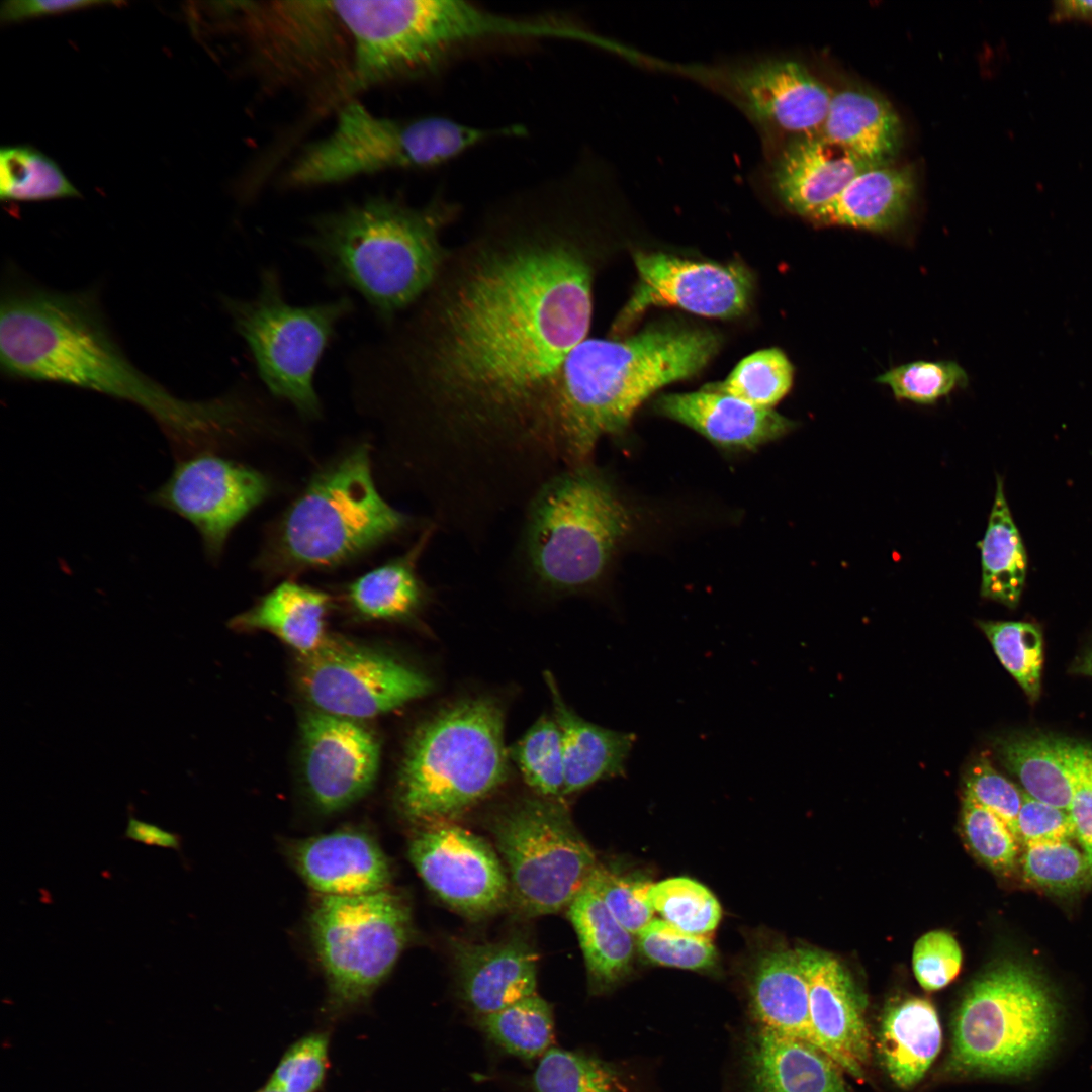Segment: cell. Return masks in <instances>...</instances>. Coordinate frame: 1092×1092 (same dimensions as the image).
<instances>
[{
  "instance_id": "6da1fadb",
  "label": "cell",
  "mask_w": 1092,
  "mask_h": 1092,
  "mask_svg": "<svg viewBox=\"0 0 1092 1092\" xmlns=\"http://www.w3.org/2000/svg\"><path fill=\"white\" fill-rule=\"evenodd\" d=\"M597 185L567 170L490 204L355 368L398 462L448 494H528L563 466L554 378L592 325Z\"/></svg>"
},
{
  "instance_id": "7a4b0ae2",
  "label": "cell",
  "mask_w": 1092,
  "mask_h": 1092,
  "mask_svg": "<svg viewBox=\"0 0 1092 1092\" xmlns=\"http://www.w3.org/2000/svg\"><path fill=\"white\" fill-rule=\"evenodd\" d=\"M0 307V364L7 378L70 385L134 404L158 424L177 460L264 424L258 397L243 388L184 399L140 370L114 339L95 291H58L12 277Z\"/></svg>"
},
{
  "instance_id": "3957f363",
  "label": "cell",
  "mask_w": 1092,
  "mask_h": 1092,
  "mask_svg": "<svg viewBox=\"0 0 1092 1092\" xmlns=\"http://www.w3.org/2000/svg\"><path fill=\"white\" fill-rule=\"evenodd\" d=\"M459 212L440 194L422 205L372 196L316 215L299 242L328 283L359 293L391 327L437 278L450 249L444 232Z\"/></svg>"
},
{
  "instance_id": "277c9868",
  "label": "cell",
  "mask_w": 1092,
  "mask_h": 1092,
  "mask_svg": "<svg viewBox=\"0 0 1092 1092\" xmlns=\"http://www.w3.org/2000/svg\"><path fill=\"white\" fill-rule=\"evenodd\" d=\"M710 329L656 325L623 338H586L566 357L549 398L568 467L592 461L603 437H619L655 391L698 374L718 353Z\"/></svg>"
},
{
  "instance_id": "5b68a950",
  "label": "cell",
  "mask_w": 1092,
  "mask_h": 1092,
  "mask_svg": "<svg viewBox=\"0 0 1092 1092\" xmlns=\"http://www.w3.org/2000/svg\"><path fill=\"white\" fill-rule=\"evenodd\" d=\"M351 49L345 90L423 77L464 51L496 41L545 40L542 16H515L462 0L331 1Z\"/></svg>"
},
{
  "instance_id": "8992f818",
  "label": "cell",
  "mask_w": 1092,
  "mask_h": 1092,
  "mask_svg": "<svg viewBox=\"0 0 1092 1092\" xmlns=\"http://www.w3.org/2000/svg\"><path fill=\"white\" fill-rule=\"evenodd\" d=\"M418 525L380 494L372 474L371 444L361 441L310 476L268 527L254 566L269 577L334 569Z\"/></svg>"
},
{
  "instance_id": "52a82bcc",
  "label": "cell",
  "mask_w": 1092,
  "mask_h": 1092,
  "mask_svg": "<svg viewBox=\"0 0 1092 1092\" xmlns=\"http://www.w3.org/2000/svg\"><path fill=\"white\" fill-rule=\"evenodd\" d=\"M523 508L517 573L554 596L598 587L633 526L630 509L592 461L552 475Z\"/></svg>"
},
{
  "instance_id": "ba28073f",
  "label": "cell",
  "mask_w": 1092,
  "mask_h": 1092,
  "mask_svg": "<svg viewBox=\"0 0 1092 1092\" xmlns=\"http://www.w3.org/2000/svg\"><path fill=\"white\" fill-rule=\"evenodd\" d=\"M504 710L489 697L465 698L424 722L408 743L398 801L404 815L428 824L453 822L508 779Z\"/></svg>"
},
{
  "instance_id": "9c48e42d",
  "label": "cell",
  "mask_w": 1092,
  "mask_h": 1092,
  "mask_svg": "<svg viewBox=\"0 0 1092 1092\" xmlns=\"http://www.w3.org/2000/svg\"><path fill=\"white\" fill-rule=\"evenodd\" d=\"M525 133L520 124L476 126L439 115L380 117L349 100L332 131L299 152L284 180L292 188H309L385 170L431 168L486 142Z\"/></svg>"
},
{
  "instance_id": "30bf717a",
  "label": "cell",
  "mask_w": 1092,
  "mask_h": 1092,
  "mask_svg": "<svg viewBox=\"0 0 1092 1092\" xmlns=\"http://www.w3.org/2000/svg\"><path fill=\"white\" fill-rule=\"evenodd\" d=\"M1061 1019L1059 1000L1038 972L1014 961L997 964L972 982L958 1007L950 1064L975 1075H1029L1052 1053Z\"/></svg>"
},
{
  "instance_id": "8fae6325",
  "label": "cell",
  "mask_w": 1092,
  "mask_h": 1092,
  "mask_svg": "<svg viewBox=\"0 0 1092 1092\" xmlns=\"http://www.w3.org/2000/svg\"><path fill=\"white\" fill-rule=\"evenodd\" d=\"M221 302L270 393L305 418L321 417L314 386L316 368L337 326L354 311V302L343 296L312 305H292L272 267L261 271L253 297L224 296Z\"/></svg>"
},
{
  "instance_id": "7c38bea8",
  "label": "cell",
  "mask_w": 1092,
  "mask_h": 1092,
  "mask_svg": "<svg viewBox=\"0 0 1092 1092\" xmlns=\"http://www.w3.org/2000/svg\"><path fill=\"white\" fill-rule=\"evenodd\" d=\"M510 886L526 917L567 908L598 868L596 855L558 799L523 798L490 824Z\"/></svg>"
},
{
  "instance_id": "4fadbf2b",
  "label": "cell",
  "mask_w": 1092,
  "mask_h": 1092,
  "mask_svg": "<svg viewBox=\"0 0 1092 1092\" xmlns=\"http://www.w3.org/2000/svg\"><path fill=\"white\" fill-rule=\"evenodd\" d=\"M310 932L332 1002H362L391 972L411 934V911L388 889L355 896H323Z\"/></svg>"
},
{
  "instance_id": "5bb4252c",
  "label": "cell",
  "mask_w": 1092,
  "mask_h": 1092,
  "mask_svg": "<svg viewBox=\"0 0 1092 1092\" xmlns=\"http://www.w3.org/2000/svg\"><path fill=\"white\" fill-rule=\"evenodd\" d=\"M299 682L316 710L356 721L392 711L432 688L427 676L394 657L328 638L300 656Z\"/></svg>"
},
{
  "instance_id": "9a60e30c",
  "label": "cell",
  "mask_w": 1092,
  "mask_h": 1092,
  "mask_svg": "<svg viewBox=\"0 0 1092 1092\" xmlns=\"http://www.w3.org/2000/svg\"><path fill=\"white\" fill-rule=\"evenodd\" d=\"M272 493L271 480L246 464L205 451L178 459L152 504L188 521L217 562L233 530Z\"/></svg>"
},
{
  "instance_id": "2e32d148",
  "label": "cell",
  "mask_w": 1092,
  "mask_h": 1092,
  "mask_svg": "<svg viewBox=\"0 0 1092 1092\" xmlns=\"http://www.w3.org/2000/svg\"><path fill=\"white\" fill-rule=\"evenodd\" d=\"M638 282L611 325L610 338H623L652 306H675L709 317L732 318L748 307L749 271L737 263L692 261L665 253L636 252Z\"/></svg>"
},
{
  "instance_id": "e0dca14e",
  "label": "cell",
  "mask_w": 1092,
  "mask_h": 1092,
  "mask_svg": "<svg viewBox=\"0 0 1092 1092\" xmlns=\"http://www.w3.org/2000/svg\"><path fill=\"white\" fill-rule=\"evenodd\" d=\"M422 825L410 841L408 856L436 896L472 919L510 904L506 869L485 840L450 821Z\"/></svg>"
},
{
  "instance_id": "ac0fdd59",
  "label": "cell",
  "mask_w": 1092,
  "mask_h": 1092,
  "mask_svg": "<svg viewBox=\"0 0 1092 1092\" xmlns=\"http://www.w3.org/2000/svg\"><path fill=\"white\" fill-rule=\"evenodd\" d=\"M749 118L767 133H821L833 91L803 63L764 57L712 72Z\"/></svg>"
},
{
  "instance_id": "d6986e66",
  "label": "cell",
  "mask_w": 1092,
  "mask_h": 1092,
  "mask_svg": "<svg viewBox=\"0 0 1092 1092\" xmlns=\"http://www.w3.org/2000/svg\"><path fill=\"white\" fill-rule=\"evenodd\" d=\"M303 771L308 792L324 812H336L363 797L378 770L379 745L356 720L308 713L301 725Z\"/></svg>"
},
{
  "instance_id": "ffe728a7",
  "label": "cell",
  "mask_w": 1092,
  "mask_h": 1092,
  "mask_svg": "<svg viewBox=\"0 0 1092 1092\" xmlns=\"http://www.w3.org/2000/svg\"><path fill=\"white\" fill-rule=\"evenodd\" d=\"M809 979L814 1043L860 1080L870 1060L863 1000L846 969L831 954L800 948Z\"/></svg>"
},
{
  "instance_id": "44dd1931",
  "label": "cell",
  "mask_w": 1092,
  "mask_h": 1092,
  "mask_svg": "<svg viewBox=\"0 0 1092 1092\" xmlns=\"http://www.w3.org/2000/svg\"><path fill=\"white\" fill-rule=\"evenodd\" d=\"M870 164L821 133L790 139L775 157L769 184L793 213L808 220Z\"/></svg>"
},
{
  "instance_id": "7402d4cb",
  "label": "cell",
  "mask_w": 1092,
  "mask_h": 1092,
  "mask_svg": "<svg viewBox=\"0 0 1092 1092\" xmlns=\"http://www.w3.org/2000/svg\"><path fill=\"white\" fill-rule=\"evenodd\" d=\"M450 947L460 996L477 1016L536 993L538 954L525 937L494 942L452 939Z\"/></svg>"
},
{
  "instance_id": "603a6c76",
  "label": "cell",
  "mask_w": 1092,
  "mask_h": 1092,
  "mask_svg": "<svg viewBox=\"0 0 1092 1092\" xmlns=\"http://www.w3.org/2000/svg\"><path fill=\"white\" fill-rule=\"evenodd\" d=\"M291 859L304 881L323 896H355L386 890L388 860L367 833L343 829L294 843Z\"/></svg>"
},
{
  "instance_id": "cb8c5ba5",
  "label": "cell",
  "mask_w": 1092,
  "mask_h": 1092,
  "mask_svg": "<svg viewBox=\"0 0 1092 1092\" xmlns=\"http://www.w3.org/2000/svg\"><path fill=\"white\" fill-rule=\"evenodd\" d=\"M654 411L700 433L714 445L752 451L791 432L795 423L771 408L753 406L737 397L709 391L668 393L654 401Z\"/></svg>"
},
{
  "instance_id": "d4e9b609",
  "label": "cell",
  "mask_w": 1092,
  "mask_h": 1092,
  "mask_svg": "<svg viewBox=\"0 0 1092 1092\" xmlns=\"http://www.w3.org/2000/svg\"><path fill=\"white\" fill-rule=\"evenodd\" d=\"M544 680L551 697L552 716L561 734L565 775L563 795L624 776L636 735L586 721L565 703L551 672H544Z\"/></svg>"
},
{
  "instance_id": "484cf974",
  "label": "cell",
  "mask_w": 1092,
  "mask_h": 1092,
  "mask_svg": "<svg viewBox=\"0 0 1092 1092\" xmlns=\"http://www.w3.org/2000/svg\"><path fill=\"white\" fill-rule=\"evenodd\" d=\"M916 179L909 166L871 167L856 175L811 220L816 225L889 231L906 218L914 199Z\"/></svg>"
},
{
  "instance_id": "4316f807",
  "label": "cell",
  "mask_w": 1092,
  "mask_h": 1092,
  "mask_svg": "<svg viewBox=\"0 0 1092 1092\" xmlns=\"http://www.w3.org/2000/svg\"><path fill=\"white\" fill-rule=\"evenodd\" d=\"M821 134L870 164L886 165L901 149L903 126L884 96L849 86L833 92Z\"/></svg>"
},
{
  "instance_id": "83f0119b",
  "label": "cell",
  "mask_w": 1092,
  "mask_h": 1092,
  "mask_svg": "<svg viewBox=\"0 0 1092 1092\" xmlns=\"http://www.w3.org/2000/svg\"><path fill=\"white\" fill-rule=\"evenodd\" d=\"M749 1068L753 1092H848L843 1070L818 1046L761 1028Z\"/></svg>"
},
{
  "instance_id": "f1b7e54d",
  "label": "cell",
  "mask_w": 1092,
  "mask_h": 1092,
  "mask_svg": "<svg viewBox=\"0 0 1092 1092\" xmlns=\"http://www.w3.org/2000/svg\"><path fill=\"white\" fill-rule=\"evenodd\" d=\"M753 1013L760 1028L813 1044L809 979L800 948L762 954L750 988Z\"/></svg>"
},
{
  "instance_id": "f546056e",
  "label": "cell",
  "mask_w": 1092,
  "mask_h": 1092,
  "mask_svg": "<svg viewBox=\"0 0 1092 1092\" xmlns=\"http://www.w3.org/2000/svg\"><path fill=\"white\" fill-rule=\"evenodd\" d=\"M942 1041L941 1025L928 1000L909 997L890 1003L884 1011L878 1048L891 1080L907 1089L925 1075Z\"/></svg>"
},
{
  "instance_id": "4dcf8cb0",
  "label": "cell",
  "mask_w": 1092,
  "mask_h": 1092,
  "mask_svg": "<svg viewBox=\"0 0 1092 1092\" xmlns=\"http://www.w3.org/2000/svg\"><path fill=\"white\" fill-rule=\"evenodd\" d=\"M437 526L430 522L402 554L363 573L346 586L351 608L371 620H402L424 606L428 589L419 573V562Z\"/></svg>"
},
{
  "instance_id": "1f68e13d",
  "label": "cell",
  "mask_w": 1092,
  "mask_h": 1092,
  "mask_svg": "<svg viewBox=\"0 0 1092 1092\" xmlns=\"http://www.w3.org/2000/svg\"><path fill=\"white\" fill-rule=\"evenodd\" d=\"M331 597L318 589L285 580L252 608L235 616L234 630H264L306 655L327 640L326 617Z\"/></svg>"
},
{
  "instance_id": "d6a6232c",
  "label": "cell",
  "mask_w": 1092,
  "mask_h": 1092,
  "mask_svg": "<svg viewBox=\"0 0 1092 1092\" xmlns=\"http://www.w3.org/2000/svg\"><path fill=\"white\" fill-rule=\"evenodd\" d=\"M567 916L583 953L589 989L600 993L630 972L636 940L587 884L567 907Z\"/></svg>"
},
{
  "instance_id": "836d02e7",
  "label": "cell",
  "mask_w": 1092,
  "mask_h": 1092,
  "mask_svg": "<svg viewBox=\"0 0 1092 1092\" xmlns=\"http://www.w3.org/2000/svg\"><path fill=\"white\" fill-rule=\"evenodd\" d=\"M1070 739L1048 734H1018L994 745L1001 763L1020 781L1027 795L1069 810L1075 788L1068 765Z\"/></svg>"
},
{
  "instance_id": "e575fe53",
  "label": "cell",
  "mask_w": 1092,
  "mask_h": 1092,
  "mask_svg": "<svg viewBox=\"0 0 1092 1092\" xmlns=\"http://www.w3.org/2000/svg\"><path fill=\"white\" fill-rule=\"evenodd\" d=\"M978 546L981 551L982 597L1015 608L1025 584L1027 555L1000 476L997 477L987 530Z\"/></svg>"
},
{
  "instance_id": "d590c367",
  "label": "cell",
  "mask_w": 1092,
  "mask_h": 1092,
  "mask_svg": "<svg viewBox=\"0 0 1092 1092\" xmlns=\"http://www.w3.org/2000/svg\"><path fill=\"white\" fill-rule=\"evenodd\" d=\"M485 1035L505 1052L532 1060L551 1046L554 1020L549 1003L536 993L496 1012L477 1016Z\"/></svg>"
},
{
  "instance_id": "8d00e7d4",
  "label": "cell",
  "mask_w": 1092,
  "mask_h": 1092,
  "mask_svg": "<svg viewBox=\"0 0 1092 1092\" xmlns=\"http://www.w3.org/2000/svg\"><path fill=\"white\" fill-rule=\"evenodd\" d=\"M80 197L61 168L43 153L26 146L0 150L2 201H39Z\"/></svg>"
},
{
  "instance_id": "74e56055",
  "label": "cell",
  "mask_w": 1092,
  "mask_h": 1092,
  "mask_svg": "<svg viewBox=\"0 0 1092 1092\" xmlns=\"http://www.w3.org/2000/svg\"><path fill=\"white\" fill-rule=\"evenodd\" d=\"M794 368L778 348L759 350L744 359L721 382L703 387L737 397L753 406L771 408L791 389Z\"/></svg>"
},
{
  "instance_id": "f35d334b",
  "label": "cell",
  "mask_w": 1092,
  "mask_h": 1092,
  "mask_svg": "<svg viewBox=\"0 0 1092 1092\" xmlns=\"http://www.w3.org/2000/svg\"><path fill=\"white\" fill-rule=\"evenodd\" d=\"M533 1092H626L618 1072L584 1053L550 1048L531 1081Z\"/></svg>"
},
{
  "instance_id": "ab89813d",
  "label": "cell",
  "mask_w": 1092,
  "mask_h": 1092,
  "mask_svg": "<svg viewBox=\"0 0 1092 1092\" xmlns=\"http://www.w3.org/2000/svg\"><path fill=\"white\" fill-rule=\"evenodd\" d=\"M509 756L539 796L558 799L565 785L561 734L553 718L540 717L510 749Z\"/></svg>"
},
{
  "instance_id": "60d3db41",
  "label": "cell",
  "mask_w": 1092,
  "mask_h": 1092,
  "mask_svg": "<svg viewBox=\"0 0 1092 1092\" xmlns=\"http://www.w3.org/2000/svg\"><path fill=\"white\" fill-rule=\"evenodd\" d=\"M647 898L662 920L691 934L710 937L721 920L717 898L703 884L690 878L652 883Z\"/></svg>"
},
{
  "instance_id": "b9f144b4",
  "label": "cell",
  "mask_w": 1092,
  "mask_h": 1092,
  "mask_svg": "<svg viewBox=\"0 0 1092 1092\" xmlns=\"http://www.w3.org/2000/svg\"><path fill=\"white\" fill-rule=\"evenodd\" d=\"M978 625L1005 669L1028 699L1036 701L1040 695L1043 662V639L1039 627L1019 621H980Z\"/></svg>"
},
{
  "instance_id": "7bdbcfd3",
  "label": "cell",
  "mask_w": 1092,
  "mask_h": 1092,
  "mask_svg": "<svg viewBox=\"0 0 1092 1092\" xmlns=\"http://www.w3.org/2000/svg\"><path fill=\"white\" fill-rule=\"evenodd\" d=\"M1023 876L1033 885L1059 895L1081 890L1092 882V866L1069 841L1025 846Z\"/></svg>"
},
{
  "instance_id": "ee69618b",
  "label": "cell",
  "mask_w": 1092,
  "mask_h": 1092,
  "mask_svg": "<svg viewBox=\"0 0 1092 1092\" xmlns=\"http://www.w3.org/2000/svg\"><path fill=\"white\" fill-rule=\"evenodd\" d=\"M636 937L640 953L655 965L704 971L717 964V950L709 936L685 932L659 918H653Z\"/></svg>"
},
{
  "instance_id": "f6af8a7d",
  "label": "cell",
  "mask_w": 1092,
  "mask_h": 1092,
  "mask_svg": "<svg viewBox=\"0 0 1092 1092\" xmlns=\"http://www.w3.org/2000/svg\"><path fill=\"white\" fill-rule=\"evenodd\" d=\"M876 381L888 385L898 399L931 404L968 384L966 371L954 361H914L892 368Z\"/></svg>"
},
{
  "instance_id": "bcb514c9",
  "label": "cell",
  "mask_w": 1092,
  "mask_h": 1092,
  "mask_svg": "<svg viewBox=\"0 0 1092 1092\" xmlns=\"http://www.w3.org/2000/svg\"><path fill=\"white\" fill-rule=\"evenodd\" d=\"M963 832L974 854L996 872H1008L1016 862L1018 841L990 810L964 795Z\"/></svg>"
},
{
  "instance_id": "7dc6e473",
  "label": "cell",
  "mask_w": 1092,
  "mask_h": 1092,
  "mask_svg": "<svg viewBox=\"0 0 1092 1092\" xmlns=\"http://www.w3.org/2000/svg\"><path fill=\"white\" fill-rule=\"evenodd\" d=\"M329 1037L308 1034L294 1042L283 1055L265 1087L283 1092H315L328 1068Z\"/></svg>"
},
{
  "instance_id": "c3c4849f",
  "label": "cell",
  "mask_w": 1092,
  "mask_h": 1092,
  "mask_svg": "<svg viewBox=\"0 0 1092 1092\" xmlns=\"http://www.w3.org/2000/svg\"><path fill=\"white\" fill-rule=\"evenodd\" d=\"M588 883L617 920L634 936L654 918V910L647 898L652 883L619 875L602 866H598Z\"/></svg>"
},
{
  "instance_id": "681fc988",
  "label": "cell",
  "mask_w": 1092,
  "mask_h": 1092,
  "mask_svg": "<svg viewBox=\"0 0 1092 1092\" xmlns=\"http://www.w3.org/2000/svg\"><path fill=\"white\" fill-rule=\"evenodd\" d=\"M965 794L1000 818L1017 840L1016 822L1023 793L998 772L988 758L979 757L968 768Z\"/></svg>"
},
{
  "instance_id": "f907efd6",
  "label": "cell",
  "mask_w": 1092,
  "mask_h": 1092,
  "mask_svg": "<svg viewBox=\"0 0 1092 1092\" xmlns=\"http://www.w3.org/2000/svg\"><path fill=\"white\" fill-rule=\"evenodd\" d=\"M962 950L956 938L942 930L929 931L915 943L913 973L928 992L946 987L956 979L962 966Z\"/></svg>"
},
{
  "instance_id": "816d5d0a",
  "label": "cell",
  "mask_w": 1092,
  "mask_h": 1092,
  "mask_svg": "<svg viewBox=\"0 0 1092 1092\" xmlns=\"http://www.w3.org/2000/svg\"><path fill=\"white\" fill-rule=\"evenodd\" d=\"M1018 842L1025 846L1069 841L1075 837L1068 810L1040 802L1023 793L1016 822Z\"/></svg>"
},
{
  "instance_id": "f5cc1de1",
  "label": "cell",
  "mask_w": 1092,
  "mask_h": 1092,
  "mask_svg": "<svg viewBox=\"0 0 1092 1092\" xmlns=\"http://www.w3.org/2000/svg\"><path fill=\"white\" fill-rule=\"evenodd\" d=\"M112 3L94 0H9L1 4L0 20L2 23H13Z\"/></svg>"
},
{
  "instance_id": "db71d44e",
  "label": "cell",
  "mask_w": 1092,
  "mask_h": 1092,
  "mask_svg": "<svg viewBox=\"0 0 1092 1092\" xmlns=\"http://www.w3.org/2000/svg\"><path fill=\"white\" fill-rule=\"evenodd\" d=\"M123 837L148 846L173 849L181 853V836L162 827L128 815Z\"/></svg>"
},
{
  "instance_id": "11a10c76",
  "label": "cell",
  "mask_w": 1092,
  "mask_h": 1092,
  "mask_svg": "<svg viewBox=\"0 0 1092 1092\" xmlns=\"http://www.w3.org/2000/svg\"><path fill=\"white\" fill-rule=\"evenodd\" d=\"M1068 811L1073 821L1075 838L1092 866V791L1076 790Z\"/></svg>"
},
{
  "instance_id": "9f6ffc18",
  "label": "cell",
  "mask_w": 1092,
  "mask_h": 1092,
  "mask_svg": "<svg viewBox=\"0 0 1092 1092\" xmlns=\"http://www.w3.org/2000/svg\"><path fill=\"white\" fill-rule=\"evenodd\" d=\"M1068 765L1075 792L1078 789L1092 791V746L1070 740Z\"/></svg>"
},
{
  "instance_id": "6f0895ef",
  "label": "cell",
  "mask_w": 1092,
  "mask_h": 1092,
  "mask_svg": "<svg viewBox=\"0 0 1092 1092\" xmlns=\"http://www.w3.org/2000/svg\"><path fill=\"white\" fill-rule=\"evenodd\" d=\"M1052 22L1078 20L1092 25V1L1061 0L1053 3Z\"/></svg>"
},
{
  "instance_id": "680465c9",
  "label": "cell",
  "mask_w": 1092,
  "mask_h": 1092,
  "mask_svg": "<svg viewBox=\"0 0 1092 1092\" xmlns=\"http://www.w3.org/2000/svg\"><path fill=\"white\" fill-rule=\"evenodd\" d=\"M1073 671L1078 674L1092 676V646L1074 664Z\"/></svg>"
},
{
  "instance_id": "91938a15",
  "label": "cell",
  "mask_w": 1092,
  "mask_h": 1092,
  "mask_svg": "<svg viewBox=\"0 0 1092 1092\" xmlns=\"http://www.w3.org/2000/svg\"><path fill=\"white\" fill-rule=\"evenodd\" d=\"M257 1092H283V1091L276 1090V1089H270V1088H267V1087L264 1086L261 1090L257 1091Z\"/></svg>"
},
{
  "instance_id": "94428289",
  "label": "cell",
  "mask_w": 1092,
  "mask_h": 1092,
  "mask_svg": "<svg viewBox=\"0 0 1092 1092\" xmlns=\"http://www.w3.org/2000/svg\"><path fill=\"white\" fill-rule=\"evenodd\" d=\"M430 505H431V504H430ZM431 508H432L433 510H435L436 512H438V513H441V514H443L442 512L438 511V510H437V509H436L435 507H433L432 505H431ZM443 515H446V514H443ZM446 516H449V515H446ZM450 517H455V516H450ZM456 518H466V517H456ZM469 518H470V517H469ZM472 519H487V518H472ZM491 519H494V518H491Z\"/></svg>"
}]
</instances>
